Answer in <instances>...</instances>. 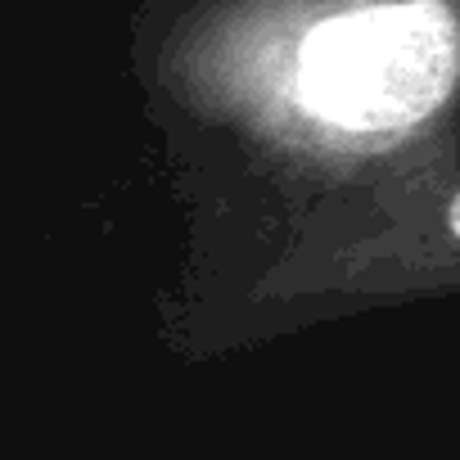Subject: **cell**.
<instances>
[{
    "label": "cell",
    "mask_w": 460,
    "mask_h": 460,
    "mask_svg": "<svg viewBox=\"0 0 460 460\" xmlns=\"http://www.w3.org/2000/svg\"><path fill=\"white\" fill-rule=\"evenodd\" d=\"M447 226H451V235L460 240V194L451 199V208H447Z\"/></svg>",
    "instance_id": "obj_2"
},
{
    "label": "cell",
    "mask_w": 460,
    "mask_h": 460,
    "mask_svg": "<svg viewBox=\"0 0 460 460\" xmlns=\"http://www.w3.org/2000/svg\"><path fill=\"white\" fill-rule=\"evenodd\" d=\"M460 68V28L438 0H397L321 23L298 64V95L343 131H393L438 109Z\"/></svg>",
    "instance_id": "obj_1"
}]
</instances>
